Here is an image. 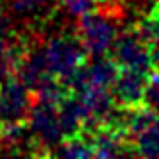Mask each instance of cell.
I'll list each match as a JSON object with an SVG mask.
<instances>
[{"instance_id":"obj_1","label":"cell","mask_w":159,"mask_h":159,"mask_svg":"<svg viewBox=\"0 0 159 159\" xmlns=\"http://www.w3.org/2000/svg\"><path fill=\"white\" fill-rule=\"evenodd\" d=\"M45 51H47L51 74L62 80L66 85L76 76L78 70L87 62V57H89L76 27H64L52 35H47Z\"/></svg>"},{"instance_id":"obj_2","label":"cell","mask_w":159,"mask_h":159,"mask_svg":"<svg viewBox=\"0 0 159 159\" xmlns=\"http://www.w3.org/2000/svg\"><path fill=\"white\" fill-rule=\"evenodd\" d=\"M111 57L116 60V64L120 68H132V70H142V72H152L155 68L148 39L138 21L118 31L113 49H111Z\"/></svg>"},{"instance_id":"obj_3","label":"cell","mask_w":159,"mask_h":159,"mask_svg":"<svg viewBox=\"0 0 159 159\" xmlns=\"http://www.w3.org/2000/svg\"><path fill=\"white\" fill-rule=\"evenodd\" d=\"M118 21L120 20L116 16L103 10H95L78 18L76 29L91 58L111 52L113 43L118 35Z\"/></svg>"},{"instance_id":"obj_4","label":"cell","mask_w":159,"mask_h":159,"mask_svg":"<svg viewBox=\"0 0 159 159\" xmlns=\"http://www.w3.org/2000/svg\"><path fill=\"white\" fill-rule=\"evenodd\" d=\"M29 130L37 146L39 157H51L57 146L64 140L58 116V105L35 101L29 115Z\"/></svg>"},{"instance_id":"obj_5","label":"cell","mask_w":159,"mask_h":159,"mask_svg":"<svg viewBox=\"0 0 159 159\" xmlns=\"http://www.w3.org/2000/svg\"><path fill=\"white\" fill-rule=\"evenodd\" d=\"M33 103V91L29 85L21 82L18 74L6 78L0 84V122L2 126L29 122Z\"/></svg>"},{"instance_id":"obj_6","label":"cell","mask_w":159,"mask_h":159,"mask_svg":"<svg viewBox=\"0 0 159 159\" xmlns=\"http://www.w3.org/2000/svg\"><path fill=\"white\" fill-rule=\"evenodd\" d=\"M0 4L16 20H20V25L43 31H47V25L60 8L58 0H0Z\"/></svg>"},{"instance_id":"obj_7","label":"cell","mask_w":159,"mask_h":159,"mask_svg":"<svg viewBox=\"0 0 159 159\" xmlns=\"http://www.w3.org/2000/svg\"><path fill=\"white\" fill-rule=\"evenodd\" d=\"M148 74L149 72H142V70L120 68L113 87H111L118 107H124V109L144 107L142 101H144V89H146Z\"/></svg>"},{"instance_id":"obj_8","label":"cell","mask_w":159,"mask_h":159,"mask_svg":"<svg viewBox=\"0 0 159 159\" xmlns=\"http://www.w3.org/2000/svg\"><path fill=\"white\" fill-rule=\"evenodd\" d=\"M132 155L159 157V115L130 142Z\"/></svg>"},{"instance_id":"obj_9","label":"cell","mask_w":159,"mask_h":159,"mask_svg":"<svg viewBox=\"0 0 159 159\" xmlns=\"http://www.w3.org/2000/svg\"><path fill=\"white\" fill-rule=\"evenodd\" d=\"M138 23L148 39L149 51H152V57H153V66L159 68V0L149 8V12L144 18L138 20Z\"/></svg>"},{"instance_id":"obj_10","label":"cell","mask_w":159,"mask_h":159,"mask_svg":"<svg viewBox=\"0 0 159 159\" xmlns=\"http://www.w3.org/2000/svg\"><path fill=\"white\" fill-rule=\"evenodd\" d=\"M52 155L58 157H95V149L91 146V140L85 134H76V136H68L57 146Z\"/></svg>"},{"instance_id":"obj_11","label":"cell","mask_w":159,"mask_h":159,"mask_svg":"<svg viewBox=\"0 0 159 159\" xmlns=\"http://www.w3.org/2000/svg\"><path fill=\"white\" fill-rule=\"evenodd\" d=\"M142 105L149 111H153L155 115H159V68H153L152 72L148 74Z\"/></svg>"},{"instance_id":"obj_12","label":"cell","mask_w":159,"mask_h":159,"mask_svg":"<svg viewBox=\"0 0 159 159\" xmlns=\"http://www.w3.org/2000/svg\"><path fill=\"white\" fill-rule=\"evenodd\" d=\"M101 0H58V6L72 18H82L84 14L95 12Z\"/></svg>"},{"instance_id":"obj_13","label":"cell","mask_w":159,"mask_h":159,"mask_svg":"<svg viewBox=\"0 0 159 159\" xmlns=\"http://www.w3.org/2000/svg\"><path fill=\"white\" fill-rule=\"evenodd\" d=\"M0 144H2V122H0Z\"/></svg>"},{"instance_id":"obj_14","label":"cell","mask_w":159,"mask_h":159,"mask_svg":"<svg viewBox=\"0 0 159 159\" xmlns=\"http://www.w3.org/2000/svg\"><path fill=\"white\" fill-rule=\"evenodd\" d=\"M0 84H2V82H0Z\"/></svg>"}]
</instances>
